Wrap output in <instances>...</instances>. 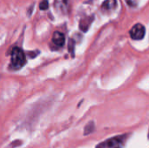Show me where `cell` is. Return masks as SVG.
<instances>
[{"mask_svg": "<svg viewBox=\"0 0 149 148\" xmlns=\"http://www.w3.org/2000/svg\"><path fill=\"white\" fill-rule=\"evenodd\" d=\"M26 63L25 54L22 49L14 47L10 55V68L14 71L21 69Z\"/></svg>", "mask_w": 149, "mask_h": 148, "instance_id": "1", "label": "cell"}, {"mask_svg": "<svg viewBox=\"0 0 149 148\" xmlns=\"http://www.w3.org/2000/svg\"><path fill=\"white\" fill-rule=\"evenodd\" d=\"M127 137V135H121L109 139L98 145L97 148H122L125 144Z\"/></svg>", "mask_w": 149, "mask_h": 148, "instance_id": "2", "label": "cell"}, {"mask_svg": "<svg viewBox=\"0 0 149 148\" xmlns=\"http://www.w3.org/2000/svg\"><path fill=\"white\" fill-rule=\"evenodd\" d=\"M145 32H146V29H145L144 25H142L141 24H137L131 29L130 36L134 40H140L144 38Z\"/></svg>", "mask_w": 149, "mask_h": 148, "instance_id": "3", "label": "cell"}, {"mask_svg": "<svg viewBox=\"0 0 149 148\" xmlns=\"http://www.w3.org/2000/svg\"><path fill=\"white\" fill-rule=\"evenodd\" d=\"M52 43L58 47L63 46L65 44V35L59 31H55L52 36Z\"/></svg>", "mask_w": 149, "mask_h": 148, "instance_id": "4", "label": "cell"}, {"mask_svg": "<svg viewBox=\"0 0 149 148\" xmlns=\"http://www.w3.org/2000/svg\"><path fill=\"white\" fill-rule=\"evenodd\" d=\"M116 4H117L116 0H106L102 4V9L110 10L114 9L116 7Z\"/></svg>", "mask_w": 149, "mask_h": 148, "instance_id": "5", "label": "cell"}, {"mask_svg": "<svg viewBox=\"0 0 149 148\" xmlns=\"http://www.w3.org/2000/svg\"><path fill=\"white\" fill-rule=\"evenodd\" d=\"M54 6L56 7V9L58 10L65 11L66 10V6H67V0H55Z\"/></svg>", "mask_w": 149, "mask_h": 148, "instance_id": "6", "label": "cell"}, {"mask_svg": "<svg viewBox=\"0 0 149 148\" xmlns=\"http://www.w3.org/2000/svg\"><path fill=\"white\" fill-rule=\"evenodd\" d=\"M94 129V124L93 122H90L86 126V129H85V134H89L91 132H93Z\"/></svg>", "mask_w": 149, "mask_h": 148, "instance_id": "7", "label": "cell"}, {"mask_svg": "<svg viewBox=\"0 0 149 148\" xmlns=\"http://www.w3.org/2000/svg\"><path fill=\"white\" fill-rule=\"evenodd\" d=\"M49 4H48V1L47 0H42L40 2V5H39V8L42 10H45L48 8Z\"/></svg>", "mask_w": 149, "mask_h": 148, "instance_id": "8", "label": "cell"}, {"mask_svg": "<svg viewBox=\"0 0 149 148\" xmlns=\"http://www.w3.org/2000/svg\"><path fill=\"white\" fill-rule=\"evenodd\" d=\"M127 3L129 4V5H132V6H135L136 5V1L135 0H126Z\"/></svg>", "mask_w": 149, "mask_h": 148, "instance_id": "9", "label": "cell"}]
</instances>
